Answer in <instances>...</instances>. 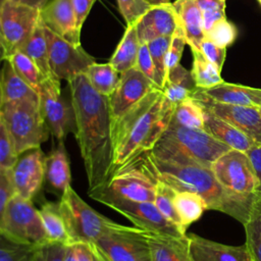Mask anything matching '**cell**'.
I'll list each match as a JSON object with an SVG mask.
<instances>
[{"mask_svg":"<svg viewBox=\"0 0 261 261\" xmlns=\"http://www.w3.org/2000/svg\"><path fill=\"white\" fill-rule=\"evenodd\" d=\"M248 251L253 261H261V198H255L248 220L243 224Z\"/></svg>","mask_w":261,"mask_h":261,"instance_id":"836d02e7","label":"cell"},{"mask_svg":"<svg viewBox=\"0 0 261 261\" xmlns=\"http://www.w3.org/2000/svg\"><path fill=\"white\" fill-rule=\"evenodd\" d=\"M171 120L189 128L203 129L204 109L193 97L187 98L174 106Z\"/></svg>","mask_w":261,"mask_h":261,"instance_id":"e575fe53","label":"cell"},{"mask_svg":"<svg viewBox=\"0 0 261 261\" xmlns=\"http://www.w3.org/2000/svg\"><path fill=\"white\" fill-rule=\"evenodd\" d=\"M118 10L123 17L126 25L136 22L152 7L145 0H116Z\"/></svg>","mask_w":261,"mask_h":261,"instance_id":"60d3db41","label":"cell"},{"mask_svg":"<svg viewBox=\"0 0 261 261\" xmlns=\"http://www.w3.org/2000/svg\"><path fill=\"white\" fill-rule=\"evenodd\" d=\"M202 92L209 98L220 103L256 108L261 107V89L223 82L213 88L202 90Z\"/></svg>","mask_w":261,"mask_h":261,"instance_id":"cb8c5ba5","label":"cell"},{"mask_svg":"<svg viewBox=\"0 0 261 261\" xmlns=\"http://www.w3.org/2000/svg\"><path fill=\"white\" fill-rule=\"evenodd\" d=\"M156 180L143 167L140 155L114 169L107 182L89 196L101 202L120 199L136 202H154Z\"/></svg>","mask_w":261,"mask_h":261,"instance_id":"8992f818","label":"cell"},{"mask_svg":"<svg viewBox=\"0 0 261 261\" xmlns=\"http://www.w3.org/2000/svg\"><path fill=\"white\" fill-rule=\"evenodd\" d=\"M34 249L0 232V261H31Z\"/></svg>","mask_w":261,"mask_h":261,"instance_id":"f35d334b","label":"cell"},{"mask_svg":"<svg viewBox=\"0 0 261 261\" xmlns=\"http://www.w3.org/2000/svg\"><path fill=\"white\" fill-rule=\"evenodd\" d=\"M45 34L49 47V65L53 76L57 80L70 81L85 73L95 63L94 57L87 53L81 44H72L46 28Z\"/></svg>","mask_w":261,"mask_h":261,"instance_id":"8fae6325","label":"cell"},{"mask_svg":"<svg viewBox=\"0 0 261 261\" xmlns=\"http://www.w3.org/2000/svg\"><path fill=\"white\" fill-rule=\"evenodd\" d=\"M188 238L192 261H253L246 245L228 246L195 233Z\"/></svg>","mask_w":261,"mask_h":261,"instance_id":"ffe728a7","label":"cell"},{"mask_svg":"<svg viewBox=\"0 0 261 261\" xmlns=\"http://www.w3.org/2000/svg\"><path fill=\"white\" fill-rule=\"evenodd\" d=\"M259 110H260V113H261V107H260V108H259Z\"/></svg>","mask_w":261,"mask_h":261,"instance_id":"94428289","label":"cell"},{"mask_svg":"<svg viewBox=\"0 0 261 261\" xmlns=\"http://www.w3.org/2000/svg\"><path fill=\"white\" fill-rule=\"evenodd\" d=\"M174 209L179 218L180 227L186 232L187 228L197 221L205 210L208 209L206 201L198 194L188 191H176L173 198Z\"/></svg>","mask_w":261,"mask_h":261,"instance_id":"f1b7e54d","label":"cell"},{"mask_svg":"<svg viewBox=\"0 0 261 261\" xmlns=\"http://www.w3.org/2000/svg\"><path fill=\"white\" fill-rule=\"evenodd\" d=\"M45 178L53 189L61 194L71 186L70 164L64 142H58L45 156Z\"/></svg>","mask_w":261,"mask_h":261,"instance_id":"d4e9b609","label":"cell"},{"mask_svg":"<svg viewBox=\"0 0 261 261\" xmlns=\"http://www.w3.org/2000/svg\"><path fill=\"white\" fill-rule=\"evenodd\" d=\"M66 245L47 242L35 247L31 261H64Z\"/></svg>","mask_w":261,"mask_h":261,"instance_id":"ee69618b","label":"cell"},{"mask_svg":"<svg viewBox=\"0 0 261 261\" xmlns=\"http://www.w3.org/2000/svg\"><path fill=\"white\" fill-rule=\"evenodd\" d=\"M246 153L251 160L258 181L256 196L261 198V144H255Z\"/></svg>","mask_w":261,"mask_h":261,"instance_id":"f907efd6","label":"cell"},{"mask_svg":"<svg viewBox=\"0 0 261 261\" xmlns=\"http://www.w3.org/2000/svg\"><path fill=\"white\" fill-rule=\"evenodd\" d=\"M10 174L15 194L32 200L39 193L45 178V155L41 148L19 154Z\"/></svg>","mask_w":261,"mask_h":261,"instance_id":"e0dca14e","label":"cell"},{"mask_svg":"<svg viewBox=\"0 0 261 261\" xmlns=\"http://www.w3.org/2000/svg\"><path fill=\"white\" fill-rule=\"evenodd\" d=\"M2 120V111H1V106H0V122Z\"/></svg>","mask_w":261,"mask_h":261,"instance_id":"6f0895ef","label":"cell"},{"mask_svg":"<svg viewBox=\"0 0 261 261\" xmlns=\"http://www.w3.org/2000/svg\"><path fill=\"white\" fill-rule=\"evenodd\" d=\"M40 19L53 33L72 44H81V30L71 0H49L40 10Z\"/></svg>","mask_w":261,"mask_h":261,"instance_id":"ac0fdd59","label":"cell"},{"mask_svg":"<svg viewBox=\"0 0 261 261\" xmlns=\"http://www.w3.org/2000/svg\"><path fill=\"white\" fill-rule=\"evenodd\" d=\"M0 69L1 105L22 100H38L39 94L24 82L13 69L8 60H4Z\"/></svg>","mask_w":261,"mask_h":261,"instance_id":"484cf974","label":"cell"},{"mask_svg":"<svg viewBox=\"0 0 261 261\" xmlns=\"http://www.w3.org/2000/svg\"><path fill=\"white\" fill-rule=\"evenodd\" d=\"M172 37V36H171ZM171 37H160L151 42L147 43L154 66L156 70L157 87L162 90L167 79V67H166V58L171 42Z\"/></svg>","mask_w":261,"mask_h":261,"instance_id":"8d00e7d4","label":"cell"},{"mask_svg":"<svg viewBox=\"0 0 261 261\" xmlns=\"http://www.w3.org/2000/svg\"><path fill=\"white\" fill-rule=\"evenodd\" d=\"M135 67L138 68L143 74H145L150 81H152L155 84V86L157 87V85H156L157 77H156L155 66H154V63H153L148 45L146 43H142L140 45L138 58H137V63H136Z\"/></svg>","mask_w":261,"mask_h":261,"instance_id":"681fc988","label":"cell"},{"mask_svg":"<svg viewBox=\"0 0 261 261\" xmlns=\"http://www.w3.org/2000/svg\"><path fill=\"white\" fill-rule=\"evenodd\" d=\"M173 109L162 90L156 88L111 123L114 169L153 149L167 128Z\"/></svg>","mask_w":261,"mask_h":261,"instance_id":"3957f363","label":"cell"},{"mask_svg":"<svg viewBox=\"0 0 261 261\" xmlns=\"http://www.w3.org/2000/svg\"><path fill=\"white\" fill-rule=\"evenodd\" d=\"M186 44H187V40L184 35V32L180 29V27L177 25L175 32L171 37V42H170L168 53H167V58H166L167 73L170 69H172L177 64H179Z\"/></svg>","mask_w":261,"mask_h":261,"instance_id":"f6af8a7d","label":"cell"},{"mask_svg":"<svg viewBox=\"0 0 261 261\" xmlns=\"http://www.w3.org/2000/svg\"><path fill=\"white\" fill-rule=\"evenodd\" d=\"M40 108L46 126L57 142H64L69 130L73 132V112L61 96L60 81L45 77L39 91Z\"/></svg>","mask_w":261,"mask_h":261,"instance_id":"7c38bea8","label":"cell"},{"mask_svg":"<svg viewBox=\"0 0 261 261\" xmlns=\"http://www.w3.org/2000/svg\"><path fill=\"white\" fill-rule=\"evenodd\" d=\"M140 45L141 43L138 38L136 25H126L119 44L109 59V63L119 73L135 67Z\"/></svg>","mask_w":261,"mask_h":261,"instance_id":"83f0119b","label":"cell"},{"mask_svg":"<svg viewBox=\"0 0 261 261\" xmlns=\"http://www.w3.org/2000/svg\"><path fill=\"white\" fill-rule=\"evenodd\" d=\"M108 261H152L146 230L114 222L96 242Z\"/></svg>","mask_w":261,"mask_h":261,"instance_id":"9c48e42d","label":"cell"},{"mask_svg":"<svg viewBox=\"0 0 261 261\" xmlns=\"http://www.w3.org/2000/svg\"><path fill=\"white\" fill-rule=\"evenodd\" d=\"M258 1H259V3H260V4H261V0H258Z\"/></svg>","mask_w":261,"mask_h":261,"instance_id":"91938a15","label":"cell"},{"mask_svg":"<svg viewBox=\"0 0 261 261\" xmlns=\"http://www.w3.org/2000/svg\"><path fill=\"white\" fill-rule=\"evenodd\" d=\"M19 51L23 52L30 58H32L46 77L53 76L49 65L48 41L45 34L44 24L41 19Z\"/></svg>","mask_w":261,"mask_h":261,"instance_id":"f546056e","label":"cell"},{"mask_svg":"<svg viewBox=\"0 0 261 261\" xmlns=\"http://www.w3.org/2000/svg\"><path fill=\"white\" fill-rule=\"evenodd\" d=\"M6 60L10 62L18 75L39 94L42 82L46 76L42 73L34 60L19 50L9 55Z\"/></svg>","mask_w":261,"mask_h":261,"instance_id":"d590c367","label":"cell"},{"mask_svg":"<svg viewBox=\"0 0 261 261\" xmlns=\"http://www.w3.org/2000/svg\"><path fill=\"white\" fill-rule=\"evenodd\" d=\"M72 5L75 11L76 19H77V24L80 29H82L86 18L88 17L92 6L97 0H71Z\"/></svg>","mask_w":261,"mask_h":261,"instance_id":"816d5d0a","label":"cell"},{"mask_svg":"<svg viewBox=\"0 0 261 261\" xmlns=\"http://www.w3.org/2000/svg\"><path fill=\"white\" fill-rule=\"evenodd\" d=\"M177 23L184 32L187 44L191 49L200 50V45L205 38L203 18L200 8L195 0H175L172 3Z\"/></svg>","mask_w":261,"mask_h":261,"instance_id":"7402d4cb","label":"cell"},{"mask_svg":"<svg viewBox=\"0 0 261 261\" xmlns=\"http://www.w3.org/2000/svg\"><path fill=\"white\" fill-rule=\"evenodd\" d=\"M67 83L73 112V134L90 193L102 188L114 171L109 98L96 91L85 73Z\"/></svg>","mask_w":261,"mask_h":261,"instance_id":"6da1fadb","label":"cell"},{"mask_svg":"<svg viewBox=\"0 0 261 261\" xmlns=\"http://www.w3.org/2000/svg\"><path fill=\"white\" fill-rule=\"evenodd\" d=\"M147 1L151 6H158V5H164L171 3L170 0H145Z\"/></svg>","mask_w":261,"mask_h":261,"instance_id":"9f6ffc18","label":"cell"},{"mask_svg":"<svg viewBox=\"0 0 261 261\" xmlns=\"http://www.w3.org/2000/svg\"><path fill=\"white\" fill-rule=\"evenodd\" d=\"M152 261H192L188 234L175 237L146 231Z\"/></svg>","mask_w":261,"mask_h":261,"instance_id":"44dd1931","label":"cell"},{"mask_svg":"<svg viewBox=\"0 0 261 261\" xmlns=\"http://www.w3.org/2000/svg\"><path fill=\"white\" fill-rule=\"evenodd\" d=\"M39 20V9L10 0L1 1L0 21L5 40L6 58L22 47Z\"/></svg>","mask_w":261,"mask_h":261,"instance_id":"4fadbf2b","label":"cell"},{"mask_svg":"<svg viewBox=\"0 0 261 261\" xmlns=\"http://www.w3.org/2000/svg\"><path fill=\"white\" fill-rule=\"evenodd\" d=\"M14 194L10 169L0 167V232L7 204Z\"/></svg>","mask_w":261,"mask_h":261,"instance_id":"bcb514c9","label":"cell"},{"mask_svg":"<svg viewBox=\"0 0 261 261\" xmlns=\"http://www.w3.org/2000/svg\"><path fill=\"white\" fill-rule=\"evenodd\" d=\"M200 51L210 62H212L221 71L225 60L226 48L220 47L214 44L209 39L204 38L200 45Z\"/></svg>","mask_w":261,"mask_h":261,"instance_id":"c3c4849f","label":"cell"},{"mask_svg":"<svg viewBox=\"0 0 261 261\" xmlns=\"http://www.w3.org/2000/svg\"><path fill=\"white\" fill-rule=\"evenodd\" d=\"M0 106H1V87H0Z\"/></svg>","mask_w":261,"mask_h":261,"instance_id":"680465c9","label":"cell"},{"mask_svg":"<svg viewBox=\"0 0 261 261\" xmlns=\"http://www.w3.org/2000/svg\"><path fill=\"white\" fill-rule=\"evenodd\" d=\"M156 88L155 84L136 67L120 73L115 90L108 97L111 123Z\"/></svg>","mask_w":261,"mask_h":261,"instance_id":"2e32d148","label":"cell"},{"mask_svg":"<svg viewBox=\"0 0 261 261\" xmlns=\"http://www.w3.org/2000/svg\"><path fill=\"white\" fill-rule=\"evenodd\" d=\"M143 167L155 179L175 191H188L200 195L208 210L228 214L242 224L250 215L255 196H243L220 185L211 168L195 162H174L153 157L149 152L140 155Z\"/></svg>","mask_w":261,"mask_h":261,"instance_id":"7a4b0ae2","label":"cell"},{"mask_svg":"<svg viewBox=\"0 0 261 261\" xmlns=\"http://www.w3.org/2000/svg\"><path fill=\"white\" fill-rule=\"evenodd\" d=\"M216 179L222 187L243 196H255L258 186L253 165L247 153L229 149L211 165Z\"/></svg>","mask_w":261,"mask_h":261,"instance_id":"30bf717a","label":"cell"},{"mask_svg":"<svg viewBox=\"0 0 261 261\" xmlns=\"http://www.w3.org/2000/svg\"><path fill=\"white\" fill-rule=\"evenodd\" d=\"M103 205L123 215L135 226L146 231L182 237L184 233L175 224L167 220L157 209L154 202H136L120 199H106Z\"/></svg>","mask_w":261,"mask_h":261,"instance_id":"5bb4252c","label":"cell"},{"mask_svg":"<svg viewBox=\"0 0 261 261\" xmlns=\"http://www.w3.org/2000/svg\"><path fill=\"white\" fill-rule=\"evenodd\" d=\"M47 239L52 243L69 245L70 240L58 203L47 202L39 209Z\"/></svg>","mask_w":261,"mask_h":261,"instance_id":"4dcf8cb0","label":"cell"},{"mask_svg":"<svg viewBox=\"0 0 261 261\" xmlns=\"http://www.w3.org/2000/svg\"><path fill=\"white\" fill-rule=\"evenodd\" d=\"M10 1L25 5V6H30L39 10L43 9L44 6L49 2V0H10Z\"/></svg>","mask_w":261,"mask_h":261,"instance_id":"f5cc1de1","label":"cell"},{"mask_svg":"<svg viewBox=\"0 0 261 261\" xmlns=\"http://www.w3.org/2000/svg\"><path fill=\"white\" fill-rule=\"evenodd\" d=\"M72 246L77 261H108L96 243H74Z\"/></svg>","mask_w":261,"mask_h":261,"instance_id":"7dc6e473","label":"cell"},{"mask_svg":"<svg viewBox=\"0 0 261 261\" xmlns=\"http://www.w3.org/2000/svg\"><path fill=\"white\" fill-rule=\"evenodd\" d=\"M18 154L13 141L3 122H0V167L11 169L16 162Z\"/></svg>","mask_w":261,"mask_h":261,"instance_id":"7bdbcfd3","label":"cell"},{"mask_svg":"<svg viewBox=\"0 0 261 261\" xmlns=\"http://www.w3.org/2000/svg\"><path fill=\"white\" fill-rule=\"evenodd\" d=\"M237 37V29L232 22L226 18L217 22L206 35L205 38L212 41L214 44L226 48Z\"/></svg>","mask_w":261,"mask_h":261,"instance_id":"b9f144b4","label":"cell"},{"mask_svg":"<svg viewBox=\"0 0 261 261\" xmlns=\"http://www.w3.org/2000/svg\"><path fill=\"white\" fill-rule=\"evenodd\" d=\"M0 1H2V0H0Z\"/></svg>","mask_w":261,"mask_h":261,"instance_id":"6125c7cd","label":"cell"},{"mask_svg":"<svg viewBox=\"0 0 261 261\" xmlns=\"http://www.w3.org/2000/svg\"><path fill=\"white\" fill-rule=\"evenodd\" d=\"M175 192L176 191L173 188H171L170 186H168L160 180H156L154 204L157 207V209L160 211V213L167 220H169L170 222L175 224L184 233H187L181 229L179 218L174 209L173 198H174Z\"/></svg>","mask_w":261,"mask_h":261,"instance_id":"74e56055","label":"cell"},{"mask_svg":"<svg viewBox=\"0 0 261 261\" xmlns=\"http://www.w3.org/2000/svg\"><path fill=\"white\" fill-rule=\"evenodd\" d=\"M2 120L13 141L17 154L40 148L47 139L40 100H22L1 105Z\"/></svg>","mask_w":261,"mask_h":261,"instance_id":"5b68a950","label":"cell"},{"mask_svg":"<svg viewBox=\"0 0 261 261\" xmlns=\"http://www.w3.org/2000/svg\"><path fill=\"white\" fill-rule=\"evenodd\" d=\"M1 232L16 242L34 247L49 242L39 210L35 208L32 200L17 194H14L7 204Z\"/></svg>","mask_w":261,"mask_h":261,"instance_id":"ba28073f","label":"cell"},{"mask_svg":"<svg viewBox=\"0 0 261 261\" xmlns=\"http://www.w3.org/2000/svg\"><path fill=\"white\" fill-rule=\"evenodd\" d=\"M204 109V108H203ZM204 130L230 149L248 151L256 143L225 120L204 109Z\"/></svg>","mask_w":261,"mask_h":261,"instance_id":"603a6c76","label":"cell"},{"mask_svg":"<svg viewBox=\"0 0 261 261\" xmlns=\"http://www.w3.org/2000/svg\"><path fill=\"white\" fill-rule=\"evenodd\" d=\"M64 261H77L72 246L71 245H66L65 249V255H64Z\"/></svg>","mask_w":261,"mask_h":261,"instance_id":"11a10c76","label":"cell"},{"mask_svg":"<svg viewBox=\"0 0 261 261\" xmlns=\"http://www.w3.org/2000/svg\"><path fill=\"white\" fill-rule=\"evenodd\" d=\"M229 149L204 129L189 128L170 120L149 153L161 160L195 162L211 168L213 162Z\"/></svg>","mask_w":261,"mask_h":261,"instance_id":"277c9868","label":"cell"},{"mask_svg":"<svg viewBox=\"0 0 261 261\" xmlns=\"http://www.w3.org/2000/svg\"><path fill=\"white\" fill-rule=\"evenodd\" d=\"M192 97L204 109L230 123L256 144H261V113L259 108L220 103L209 98L200 89H197Z\"/></svg>","mask_w":261,"mask_h":261,"instance_id":"9a60e30c","label":"cell"},{"mask_svg":"<svg viewBox=\"0 0 261 261\" xmlns=\"http://www.w3.org/2000/svg\"><path fill=\"white\" fill-rule=\"evenodd\" d=\"M1 3V1H0ZM6 59V47H5V40L2 33L1 21H0V64Z\"/></svg>","mask_w":261,"mask_h":261,"instance_id":"db71d44e","label":"cell"},{"mask_svg":"<svg viewBox=\"0 0 261 261\" xmlns=\"http://www.w3.org/2000/svg\"><path fill=\"white\" fill-rule=\"evenodd\" d=\"M193 68L191 70L196 87L206 90L222 84L224 81L220 75V70L210 62L200 50L192 49Z\"/></svg>","mask_w":261,"mask_h":261,"instance_id":"1f68e13d","label":"cell"},{"mask_svg":"<svg viewBox=\"0 0 261 261\" xmlns=\"http://www.w3.org/2000/svg\"><path fill=\"white\" fill-rule=\"evenodd\" d=\"M197 89L192 72L179 63L168 71L162 92L166 100L175 106L187 98L192 97Z\"/></svg>","mask_w":261,"mask_h":261,"instance_id":"4316f807","label":"cell"},{"mask_svg":"<svg viewBox=\"0 0 261 261\" xmlns=\"http://www.w3.org/2000/svg\"><path fill=\"white\" fill-rule=\"evenodd\" d=\"M90 84L100 94L109 97L115 90L120 73L108 63H93L85 72Z\"/></svg>","mask_w":261,"mask_h":261,"instance_id":"d6a6232c","label":"cell"},{"mask_svg":"<svg viewBox=\"0 0 261 261\" xmlns=\"http://www.w3.org/2000/svg\"><path fill=\"white\" fill-rule=\"evenodd\" d=\"M201 10L205 35L219 21L226 18L225 0H195Z\"/></svg>","mask_w":261,"mask_h":261,"instance_id":"ab89813d","label":"cell"},{"mask_svg":"<svg viewBox=\"0 0 261 261\" xmlns=\"http://www.w3.org/2000/svg\"><path fill=\"white\" fill-rule=\"evenodd\" d=\"M140 43H149L160 37L172 36L178 23L172 3L152 6L137 22Z\"/></svg>","mask_w":261,"mask_h":261,"instance_id":"d6986e66","label":"cell"},{"mask_svg":"<svg viewBox=\"0 0 261 261\" xmlns=\"http://www.w3.org/2000/svg\"><path fill=\"white\" fill-rule=\"evenodd\" d=\"M58 205L65 221L70 244L96 243L114 223L113 220L92 208L71 186L61 194Z\"/></svg>","mask_w":261,"mask_h":261,"instance_id":"52a82bcc","label":"cell"}]
</instances>
